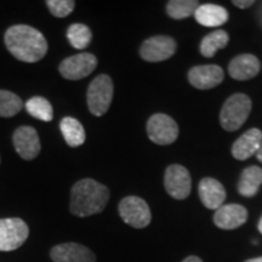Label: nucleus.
<instances>
[{"mask_svg":"<svg viewBox=\"0 0 262 262\" xmlns=\"http://www.w3.org/2000/svg\"><path fill=\"white\" fill-rule=\"evenodd\" d=\"M5 47L18 61L34 63L44 58L49 50L47 39L38 29L27 25H15L5 32Z\"/></svg>","mask_w":262,"mask_h":262,"instance_id":"1","label":"nucleus"},{"mask_svg":"<svg viewBox=\"0 0 262 262\" xmlns=\"http://www.w3.org/2000/svg\"><path fill=\"white\" fill-rule=\"evenodd\" d=\"M110 201V189L94 179H83L74 183L71 191L70 211L79 217L100 214Z\"/></svg>","mask_w":262,"mask_h":262,"instance_id":"2","label":"nucleus"},{"mask_svg":"<svg viewBox=\"0 0 262 262\" xmlns=\"http://www.w3.org/2000/svg\"><path fill=\"white\" fill-rule=\"evenodd\" d=\"M250 97L245 94H234L226 100L220 113V124L226 131H237L247 122L251 112Z\"/></svg>","mask_w":262,"mask_h":262,"instance_id":"3","label":"nucleus"},{"mask_svg":"<svg viewBox=\"0 0 262 262\" xmlns=\"http://www.w3.org/2000/svg\"><path fill=\"white\" fill-rule=\"evenodd\" d=\"M114 85L110 75L100 74L91 81L86 93L88 107L91 114L101 117L107 113L113 100Z\"/></svg>","mask_w":262,"mask_h":262,"instance_id":"4","label":"nucleus"},{"mask_svg":"<svg viewBox=\"0 0 262 262\" xmlns=\"http://www.w3.org/2000/svg\"><path fill=\"white\" fill-rule=\"evenodd\" d=\"M118 210L122 220L134 228H145L152 220L148 204L136 195L123 198L118 206Z\"/></svg>","mask_w":262,"mask_h":262,"instance_id":"5","label":"nucleus"},{"mask_svg":"<svg viewBox=\"0 0 262 262\" xmlns=\"http://www.w3.org/2000/svg\"><path fill=\"white\" fill-rule=\"evenodd\" d=\"M147 134L156 145L168 146L178 140L179 125L168 114L156 113L147 122Z\"/></svg>","mask_w":262,"mask_h":262,"instance_id":"6","label":"nucleus"},{"mask_svg":"<svg viewBox=\"0 0 262 262\" xmlns=\"http://www.w3.org/2000/svg\"><path fill=\"white\" fill-rule=\"evenodd\" d=\"M28 235V225L22 219H0V251L16 250L25 244Z\"/></svg>","mask_w":262,"mask_h":262,"instance_id":"7","label":"nucleus"},{"mask_svg":"<svg viewBox=\"0 0 262 262\" xmlns=\"http://www.w3.org/2000/svg\"><path fill=\"white\" fill-rule=\"evenodd\" d=\"M97 67V58L90 52H81L74 56L64 58L60 63L58 71L67 80H80L89 77Z\"/></svg>","mask_w":262,"mask_h":262,"instance_id":"8","label":"nucleus"},{"mask_svg":"<svg viewBox=\"0 0 262 262\" xmlns=\"http://www.w3.org/2000/svg\"><path fill=\"white\" fill-rule=\"evenodd\" d=\"M164 187L178 201L187 198L192 191V179L188 170L179 164L168 166L164 175Z\"/></svg>","mask_w":262,"mask_h":262,"instance_id":"9","label":"nucleus"},{"mask_svg":"<svg viewBox=\"0 0 262 262\" xmlns=\"http://www.w3.org/2000/svg\"><path fill=\"white\" fill-rule=\"evenodd\" d=\"M178 45L168 35H156L146 39L140 48V56L147 62H162L172 57Z\"/></svg>","mask_w":262,"mask_h":262,"instance_id":"10","label":"nucleus"},{"mask_svg":"<svg viewBox=\"0 0 262 262\" xmlns=\"http://www.w3.org/2000/svg\"><path fill=\"white\" fill-rule=\"evenodd\" d=\"M12 142L17 155L25 160H33L40 153L41 146L38 131L32 126H19L14 133Z\"/></svg>","mask_w":262,"mask_h":262,"instance_id":"11","label":"nucleus"},{"mask_svg":"<svg viewBox=\"0 0 262 262\" xmlns=\"http://www.w3.org/2000/svg\"><path fill=\"white\" fill-rule=\"evenodd\" d=\"M225 74L220 66H195L188 72V81L192 86L208 90L219 86L224 81Z\"/></svg>","mask_w":262,"mask_h":262,"instance_id":"12","label":"nucleus"},{"mask_svg":"<svg viewBox=\"0 0 262 262\" xmlns=\"http://www.w3.org/2000/svg\"><path fill=\"white\" fill-rule=\"evenodd\" d=\"M54 262H96V255L85 245L63 243L54 247L50 251Z\"/></svg>","mask_w":262,"mask_h":262,"instance_id":"13","label":"nucleus"},{"mask_svg":"<svg viewBox=\"0 0 262 262\" xmlns=\"http://www.w3.org/2000/svg\"><path fill=\"white\" fill-rule=\"evenodd\" d=\"M248 220V210L243 205L226 204L216 210L214 224L221 229H235Z\"/></svg>","mask_w":262,"mask_h":262,"instance_id":"14","label":"nucleus"},{"mask_svg":"<svg viewBox=\"0 0 262 262\" xmlns=\"http://www.w3.org/2000/svg\"><path fill=\"white\" fill-rule=\"evenodd\" d=\"M261 63L256 56L251 54H242L229 62L228 73L235 80L253 79L260 73Z\"/></svg>","mask_w":262,"mask_h":262,"instance_id":"15","label":"nucleus"},{"mask_svg":"<svg viewBox=\"0 0 262 262\" xmlns=\"http://www.w3.org/2000/svg\"><path fill=\"white\" fill-rule=\"evenodd\" d=\"M198 193L201 202L205 208L217 210L224 205L226 199V189L222 183L212 178H205L199 182Z\"/></svg>","mask_w":262,"mask_h":262,"instance_id":"16","label":"nucleus"},{"mask_svg":"<svg viewBox=\"0 0 262 262\" xmlns=\"http://www.w3.org/2000/svg\"><path fill=\"white\" fill-rule=\"evenodd\" d=\"M262 143V131L260 129H250L235 141L232 146V156L237 160H247L256 155Z\"/></svg>","mask_w":262,"mask_h":262,"instance_id":"17","label":"nucleus"},{"mask_svg":"<svg viewBox=\"0 0 262 262\" xmlns=\"http://www.w3.org/2000/svg\"><path fill=\"white\" fill-rule=\"evenodd\" d=\"M194 17L204 27H219L228 21V12L220 5L203 4L196 8Z\"/></svg>","mask_w":262,"mask_h":262,"instance_id":"18","label":"nucleus"},{"mask_svg":"<svg viewBox=\"0 0 262 262\" xmlns=\"http://www.w3.org/2000/svg\"><path fill=\"white\" fill-rule=\"evenodd\" d=\"M262 186V169L260 166H248L241 173L238 181L239 194L251 198L258 192Z\"/></svg>","mask_w":262,"mask_h":262,"instance_id":"19","label":"nucleus"},{"mask_svg":"<svg viewBox=\"0 0 262 262\" xmlns=\"http://www.w3.org/2000/svg\"><path fill=\"white\" fill-rule=\"evenodd\" d=\"M60 129L64 141L68 146L79 147L85 142L86 135H85L84 126L78 119L72 117H66L61 120Z\"/></svg>","mask_w":262,"mask_h":262,"instance_id":"20","label":"nucleus"},{"mask_svg":"<svg viewBox=\"0 0 262 262\" xmlns=\"http://www.w3.org/2000/svg\"><path fill=\"white\" fill-rule=\"evenodd\" d=\"M229 41V35L226 31L219 29L212 33H209L203 38L201 42V54L206 58H211L216 55L217 50L225 49Z\"/></svg>","mask_w":262,"mask_h":262,"instance_id":"21","label":"nucleus"},{"mask_svg":"<svg viewBox=\"0 0 262 262\" xmlns=\"http://www.w3.org/2000/svg\"><path fill=\"white\" fill-rule=\"evenodd\" d=\"M67 38L70 44L78 50H84L93 40V32L83 24H73L67 29Z\"/></svg>","mask_w":262,"mask_h":262,"instance_id":"22","label":"nucleus"},{"mask_svg":"<svg viewBox=\"0 0 262 262\" xmlns=\"http://www.w3.org/2000/svg\"><path fill=\"white\" fill-rule=\"evenodd\" d=\"M26 110L32 117L41 122H51L54 118V110L51 103L45 97L33 96L26 102Z\"/></svg>","mask_w":262,"mask_h":262,"instance_id":"23","label":"nucleus"},{"mask_svg":"<svg viewBox=\"0 0 262 262\" xmlns=\"http://www.w3.org/2000/svg\"><path fill=\"white\" fill-rule=\"evenodd\" d=\"M199 5L196 0H170L166 4V14L175 19L187 18L194 14Z\"/></svg>","mask_w":262,"mask_h":262,"instance_id":"24","label":"nucleus"},{"mask_svg":"<svg viewBox=\"0 0 262 262\" xmlns=\"http://www.w3.org/2000/svg\"><path fill=\"white\" fill-rule=\"evenodd\" d=\"M24 108L21 97L8 90H0V117L11 118Z\"/></svg>","mask_w":262,"mask_h":262,"instance_id":"25","label":"nucleus"},{"mask_svg":"<svg viewBox=\"0 0 262 262\" xmlns=\"http://www.w3.org/2000/svg\"><path fill=\"white\" fill-rule=\"evenodd\" d=\"M47 5L51 15L57 18H63L73 12L75 2L73 0H48Z\"/></svg>","mask_w":262,"mask_h":262,"instance_id":"26","label":"nucleus"},{"mask_svg":"<svg viewBox=\"0 0 262 262\" xmlns=\"http://www.w3.org/2000/svg\"><path fill=\"white\" fill-rule=\"evenodd\" d=\"M255 4L254 0H234L233 5L239 9H248Z\"/></svg>","mask_w":262,"mask_h":262,"instance_id":"27","label":"nucleus"},{"mask_svg":"<svg viewBox=\"0 0 262 262\" xmlns=\"http://www.w3.org/2000/svg\"><path fill=\"white\" fill-rule=\"evenodd\" d=\"M182 262H203L198 256H188L186 257Z\"/></svg>","mask_w":262,"mask_h":262,"instance_id":"28","label":"nucleus"},{"mask_svg":"<svg viewBox=\"0 0 262 262\" xmlns=\"http://www.w3.org/2000/svg\"><path fill=\"white\" fill-rule=\"evenodd\" d=\"M256 158H257V160L258 162H261L262 163V143H261V146H260V148H258V150L256 152Z\"/></svg>","mask_w":262,"mask_h":262,"instance_id":"29","label":"nucleus"},{"mask_svg":"<svg viewBox=\"0 0 262 262\" xmlns=\"http://www.w3.org/2000/svg\"><path fill=\"white\" fill-rule=\"evenodd\" d=\"M245 262H262V256L261 257H255V258H250V260H247Z\"/></svg>","mask_w":262,"mask_h":262,"instance_id":"30","label":"nucleus"},{"mask_svg":"<svg viewBox=\"0 0 262 262\" xmlns=\"http://www.w3.org/2000/svg\"><path fill=\"white\" fill-rule=\"evenodd\" d=\"M258 232L262 234V216H261L260 221H258Z\"/></svg>","mask_w":262,"mask_h":262,"instance_id":"31","label":"nucleus"},{"mask_svg":"<svg viewBox=\"0 0 262 262\" xmlns=\"http://www.w3.org/2000/svg\"><path fill=\"white\" fill-rule=\"evenodd\" d=\"M0 162H2V160H0Z\"/></svg>","mask_w":262,"mask_h":262,"instance_id":"32","label":"nucleus"}]
</instances>
